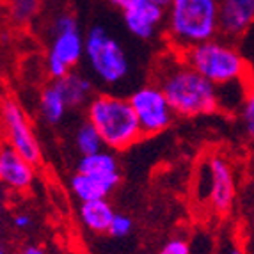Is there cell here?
Returning <instances> with one entry per match:
<instances>
[{
    "label": "cell",
    "mask_w": 254,
    "mask_h": 254,
    "mask_svg": "<svg viewBox=\"0 0 254 254\" xmlns=\"http://www.w3.org/2000/svg\"><path fill=\"white\" fill-rule=\"evenodd\" d=\"M155 84L164 91L176 116L199 118L220 109L219 87L195 71L178 52L160 63Z\"/></svg>",
    "instance_id": "obj_1"
},
{
    "label": "cell",
    "mask_w": 254,
    "mask_h": 254,
    "mask_svg": "<svg viewBox=\"0 0 254 254\" xmlns=\"http://www.w3.org/2000/svg\"><path fill=\"white\" fill-rule=\"evenodd\" d=\"M167 38L178 54L220 34L219 0H173L167 7Z\"/></svg>",
    "instance_id": "obj_2"
},
{
    "label": "cell",
    "mask_w": 254,
    "mask_h": 254,
    "mask_svg": "<svg viewBox=\"0 0 254 254\" xmlns=\"http://www.w3.org/2000/svg\"><path fill=\"white\" fill-rule=\"evenodd\" d=\"M85 116L110 151H125L144 137L130 98L110 93L94 94L85 107Z\"/></svg>",
    "instance_id": "obj_3"
},
{
    "label": "cell",
    "mask_w": 254,
    "mask_h": 254,
    "mask_svg": "<svg viewBox=\"0 0 254 254\" xmlns=\"http://www.w3.org/2000/svg\"><path fill=\"white\" fill-rule=\"evenodd\" d=\"M182 55L195 71H199L217 87L251 76L247 61L228 38L210 39L189 48Z\"/></svg>",
    "instance_id": "obj_4"
},
{
    "label": "cell",
    "mask_w": 254,
    "mask_h": 254,
    "mask_svg": "<svg viewBox=\"0 0 254 254\" xmlns=\"http://www.w3.org/2000/svg\"><path fill=\"white\" fill-rule=\"evenodd\" d=\"M84 59L94 78L100 84L110 87L125 82L131 71L127 50L119 39L103 25H93L87 30Z\"/></svg>",
    "instance_id": "obj_5"
},
{
    "label": "cell",
    "mask_w": 254,
    "mask_h": 254,
    "mask_svg": "<svg viewBox=\"0 0 254 254\" xmlns=\"http://www.w3.org/2000/svg\"><path fill=\"white\" fill-rule=\"evenodd\" d=\"M48 52L45 69L52 80L66 76L84 59L85 34H82L78 20L71 13H61L48 27Z\"/></svg>",
    "instance_id": "obj_6"
},
{
    "label": "cell",
    "mask_w": 254,
    "mask_h": 254,
    "mask_svg": "<svg viewBox=\"0 0 254 254\" xmlns=\"http://www.w3.org/2000/svg\"><path fill=\"white\" fill-rule=\"evenodd\" d=\"M2 121H4L5 146L13 148L16 153L32 165L43 162V148L34 128L30 125L25 109L16 98L7 96L2 103Z\"/></svg>",
    "instance_id": "obj_7"
},
{
    "label": "cell",
    "mask_w": 254,
    "mask_h": 254,
    "mask_svg": "<svg viewBox=\"0 0 254 254\" xmlns=\"http://www.w3.org/2000/svg\"><path fill=\"white\" fill-rule=\"evenodd\" d=\"M128 98L139 118L144 137L157 135L171 127L176 114L164 91L155 82L137 87Z\"/></svg>",
    "instance_id": "obj_8"
},
{
    "label": "cell",
    "mask_w": 254,
    "mask_h": 254,
    "mask_svg": "<svg viewBox=\"0 0 254 254\" xmlns=\"http://www.w3.org/2000/svg\"><path fill=\"white\" fill-rule=\"evenodd\" d=\"M210 167V206L219 215H226L235 203V174L226 158L212 157L208 160Z\"/></svg>",
    "instance_id": "obj_9"
},
{
    "label": "cell",
    "mask_w": 254,
    "mask_h": 254,
    "mask_svg": "<svg viewBox=\"0 0 254 254\" xmlns=\"http://www.w3.org/2000/svg\"><path fill=\"white\" fill-rule=\"evenodd\" d=\"M121 14L128 32L144 41L157 36L158 27L165 18L164 7L153 4L151 0H135Z\"/></svg>",
    "instance_id": "obj_10"
},
{
    "label": "cell",
    "mask_w": 254,
    "mask_h": 254,
    "mask_svg": "<svg viewBox=\"0 0 254 254\" xmlns=\"http://www.w3.org/2000/svg\"><path fill=\"white\" fill-rule=\"evenodd\" d=\"M34 167L9 146H4L0 151V180L11 192L29 190L36 178Z\"/></svg>",
    "instance_id": "obj_11"
},
{
    "label": "cell",
    "mask_w": 254,
    "mask_h": 254,
    "mask_svg": "<svg viewBox=\"0 0 254 254\" xmlns=\"http://www.w3.org/2000/svg\"><path fill=\"white\" fill-rule=\"evenodd\" d=\"M220 34L228 39L240 38L254 23V0H219Z\"/></svg>",
    "instance_id": "obj_12"
},
{
    "label": "cell",
    "mask_w": 254,
    "mask_h": 254,
    "mask_svg": "<svg viewBox=\"0 0 254 254\" xmlns=\"http://www.w3.org/2000/svg\"><path fill=\"white\" fill-rule=\"evenodd\" d=\"M54 85L61 91L63 98L68 103L69 110L82 109V107H87L89 102L94 96V85L89 80V76H85L84 73L78 71H69L63 78H57V80H52Z\"/></svg>",
    "instance_id": "obj_13"
},
{
    "label": "cell",
    "mask_w": 254,
    "mask_h": 254,
    "mask_svg": "<svg viewBox=\"0 0 254 254\" xmlns=\"http://www.w3.org/2000/svg\"><path fill=\"white\" fill-rule=\"evenodd\" d=\"M118 185L119 182H114V180L100 178V176H93V174H84V173H75L69 178V190H71V194L80 203L107 199L116 190Z\"/></svg>",
    "instance_id": "obj_14"
},
{
    "label": "cell",
    "mask_w": 254,
    "mask_h": 254,
    "mask_svg": "<svg viewBox=\"0 0 254 254\" xmlns=\"http://www.w3.org/2000/svg\"><path fill=\"white\" fill-rule=\"evenodd\" d=\"M114 215V206L107 199L80 203V208H78V217H80V222L84 224V228L91 233L98 235L109 233Z\"/></svg>",
    "instance_id": "obj_15"
},
{
    "label": "cell",
    "mask_w": 254,
    "mask_h": 254,
    "mask_svg": "<svg viewBox=\"0 0 254 254\" xmlns=\"http://www.w3.org/2000/svg\"><path fill=\"white\" fill-rule=\"evenodd\" d=\"M76 173L93 174V176H100V178L121 182V171H119L116 151H110L107 148L94 153V155L80 157V160L76 164Z\"/></svg>",
    "instance_id": "obj_16"
},
{
    "label": "cell",
    "mask_w": 254,
    "mask_h": 254,
    "mask_svg": "<svg viewBox=\"0 0 254 254\" xmlns=\"http://www.w3.org/2000/svg\"><path fill=\"white\" fill-rule=\"evenodd\" d=\"M38 109L39 116H41L45 123L50 125V127H57L66 118L69 107L66 103V100L63 98V94H61V91L54 85V82H50L39 93Z\"/></svg>",
    "instance_id": "obj_17"
},
{
    "label": "cell",
    "mask_w": 254,
    "mask_h": 254,
    "mask_svg": "<svg viewBox=\"0 0 254 254\" xmlns=\"http://www.w3.org/2000/svg\"><path fill=\"white\" fill-rule=\"evenodd\" d=\"M43 0H5L7 18L14 27H27L38 18Z\"/></svg>",
    "instance_id": "obj_18"
},
{
    "label": "cell",
    "mask_w": 254,
    "mask_h": 254,
    "mask_svg": "<svg viewBox=\"0 0 254 254\" xmlns=\"http://www.w3.org/2000/svg\"><path fill=\"white\" fill-rule=\"evenodd\" d=\"M73 142H75L76 151L80 153V157L94 155V153L105 149V142H103L100 131L89 121H84V123H80L76 127Z\"/></svg>",
    "instance_id": "obj_19"
},
{
    "label": "cell",
    "mask_w": 254,
    "mask_h": 254,
    "mask_svg": "<svg viewBox=\"0 0 254 254\" xmlns=\"http://www.w3.org/2000/svg\"><path fill=\"white\" fill-rule=\"evenodd\" d=\"M242 114V123H244V130L246 133L254 139V82L251 80L249 89H247L246 100H244V105L240 109Z\"/></svg>",
    "instance_id": "obj_20"
},
{
    "label": "cell",
    "mask_w": 254,
    "mask_h": 254,
    "mask_svg": "<svg viewBox=\"0 0 254 254\" xmlns=\"http://www.w3.org/2000/svg\"><path fill=\"white\" fill-rule=\"evenodd\" d=\"M133 229V220L127 215V213H118L116 212L114 219H112V224H110L109 235L114 238H125L131 233Z\"/></svg>",
    "instance_id": "obj_21"
},
{
    "label": "cell",
    "mask_w": 254,
    "mask_h": 254,
    "mask_svg": "<svg viewBox=\"0 0 254 254\" xmlns=\"http://www.w3.org/2000/svg\"><path fill=\"white\" fill-rule=\"evenodd\" d=\"M158 254H192L190 244L182 237H174L167 240L158 251Z\"/></svg>",
    "instance_id": "obj_22"
},
{
    "label": "cell",
    "mask_w": 254,
    "mask_h": 254,
    "mask_svg": "<svg viewBox=\"0 0 254 254\" xmlns=\"http://www.w3.org/2000/svg\"><path fill=\"white\" fill-rule=\"evenodd\" d=\"M11 222H13L14 229H18V231H25V229H29L30 224H32V217H30L29 213H16V215H13Z\"/></svg>",
    "instance_id": "obj_23"
},
{
    "label": "cell",
    "mask_w": 254,
    "mask_h": 254,
    "mask_svg": "<svg viewBox=\"0 0 254 254\" xmlns=\"http://www.w3.org/2000/svg\"><path fill=\"white\" fill-rule=\"evenodd\" d=\"M18 254H47V251L39 244H27V246L21 247Z\"/></svg>",
    "instance_id": "obj_24"
},
{
    "label": "cell",
    "mask_w": 254,
    "mask_h": 254,
    "mask_svg": "<svg viewBox=\"0 0 254 254\" xmlns=\"http://www.w3.org/2000/svg\"><path fill=\"white\" fill-rule=\"evenodd\" d=\"M110 4L114 5L116 9H119V11H121V13H123L125 9L128 7V5H131L133 4V2H135V0H109Z\"/></svg>",
    "instance_id": "obj_25"
},
{
    "label": "cell",
    "mask_w": 254,
    "mask_h": 254,
    "mask_svg": "<svg viewBox=\"0 0 254 254\" xmlns=\"http://www.w3.org/2000/svg\"><path fill=\"white\" fill-rule=\"evenodd\" d=\"M222 254H246V253H244L238 246H235V244H229V246L222 251Z\"/></svg>",
    "instance_id": "obj_26"
},
{
    "label": "cell",
    "mask_w": 254,
    "mask_h": 254,
    "mask_svg": "<svg viewBox=\"0 0 254 254\" xmlns=\"http://www.w3.org/2000/svg\"><path fill=\"white\" fill-rule=\"evenodd\" d=\"M153 4H157V5H160V7H164V9H167L171 4H173V0H151Z\"/></svg>",
    "instance_id": "obj_27"
},
{
    "label": "cell",
    "mask_w": 254,
    "mask_h": 254,
    "mask_svg": "<svg viewBox=\"0 0 254 254\" xmlns=\"http://www.w3.org/2000/svg\"><path fill=\"white\" fill-rule=\"evenodd\" d=\"M0 254H7V251H5V246L0 247Z\"/></svg>",
    "instance_id": "obj_28"
}]
</instances>
